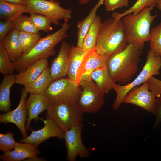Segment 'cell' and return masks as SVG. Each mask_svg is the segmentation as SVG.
I'll use <instances>...</instances> for the list:
<instances>
[{
  "label": "cell",
  "mask_w": 161,
  "mask_h": 161,
  "mask_svg": "<svg viewBox=\"0 0 161 161\" xmlns=\"http://www.w3.org/2000/svg\"><path fill=\"white\" fill-rule=\"evenodd\" d=\"M141 50L131 44L123 49L114 53L108 58L107 66L112 81L125 85L130 82L138 69Z\"/></svg>",
  "instance_id": "1"
},
{
  "label": "cell",
  "mask_w": 161,
  "mask_h": 161,
  "mask_svg": "<svg viewBox=\"0 0 161 161\" xmlns=\"http://www.w3.org/2000/svg\"><path fill=\"white\" fill-rule=\"evenodd\" d=\"M69 21L65 20L61 27L56 32L41 38L28 52L23 54L14 62L16 70L20 72L41 59H47L55 55L54 47L60 41L68 37L67 31L70 27Z\"/></svg>",
  "instance_id": "2"
},
{
  "label": "cell",
  "mask_w": 161,
  "mask_h": 161,
  "mask_svg": "<svg viewBox=\"0 0 161 161\" xmlns=\"http://www.w3.org/2000/svg\"><path fill=\"white\" fill-rule=\"evenodd\" d=\"M155 7H145L137 14H129L122 18L127 43L139 50L143 49L145 42L150 40L151 24L157 15L151 14Z\"/></svg>",
  "instance_id": "3"
},
{
  "label": "cell",
  "mask_w": 161,
  "mask_h": 161,
  "mask_svg": "<svg viewBox=\"0 0 161 161\" xmlns=\"http://www.w3.org/2000/svg\"><path fill=\"white\" fill-rule=\"evenodd\" d=\"M128 44L122 19L117 20L112 17L102 22L95 47L99 54L108 58Z\"/></svg>",
  "instance_id": "4"
},
{
  "label": "cell",
  "mask_w": 161,
  "mask_h": 161,
  "mask_svg": "<svg viewBox=\"0 0 161 161\" xmlns=\"http://www.w3.org/2000/svg\"><path fill=\"white\" fill-rule=\"evenodd\" d=\"M161 69V56L156 55L150 49L148 52L146 62L139 75L132 81L125 85L114 83L113 89L116 97L112 106L113 110H117L123 103V100L130 90L148 80L151 77L160 74Z\"/></svg>",
  "instance_id": "5"
},
{
  "label": "cell",
  "mask_w": 161,
  "mask_h": 161,
  "mask_svg": "<svg viewBox=\"0 0 161 161\" xmlns=\"http://www.w3.org/2000/svg\"><path fill=\"white\" fill-rule=\"evenodd\" d=\"M83 115L77 103L62 102L51 103L47 110V116L51 119L64 132L82 123Z\"/></svg>",
  "instance_id": "6"
},
{
  "label": "cell",
  "mask_w": 161,
  "mask_h": 161,
  "mask_svg": "<svg viewBox=\"0 0 161 161\" xmlns=\"http://www.w3.org/2000/svg\"><path fill=\"white\" fill-rule=\"evenodd\" d=\"M81 91V88L76 81L68 77H62L53 80L44 94L51 103H77Z\"/></svg>",
  "instance_id": "7"
},
{
  "label": "cell",
  "mask_w": 161,
  "mask_h": 161,
  "mask_svg": "<svg viewBox=\"0 0 161 161\" xmlns=\"http://www.w3.org/2000/svg\"><path fill=\"white\" fill-rule=\"evenodd\" d=\"M26 13L41 14L48 17L52 24L60 25L59 21H69L72 18V10L61 7L60 3L57 1L49 0H26Z\"/></svg>",
  "instance_id": "8"
},
{
  "label": "cell",
  "mask_w": 161,
  "mask_h": 161,
  "mask_svg": "<svg viewBox=\"0 0 161 161\" xmlns=\"http://www.w3.org/2000/svg\"><path fill=\"white\" fill-rule=\"evenodd\" d=\"M79 85L81 91L77 104L80 112L82 114L97 112L104 105L105 94L92 80L81 81Z\"/></svg>",
  "instance_id": "9"
},
{
  "label": "cell",
  "mask_w": 161,
  "mask_h": 161,
  "mask_svg": "<svg viewBox=\"0 0 161 161\" xmlns=\"http://www.w3.org/2000/svg\"><path fill=\"white\" fill-rule=\"evenodd\" d=\"M83 127L81 123L64 132L67 159L69 161H75L78 156L84 158L90 156V151L84 145L82 140Z\"/></svg>",
  "instance_id": "10"
},
{
  "label": "cell",
  "mask_w": 161,
  "mask_h": 161,
  "mask_svg": "<svg viewBox=\"0 0 161 161\" xmlns=\"http://www.w3.org/2000/svg\"><path fill=\"white\" fill-rule=\"evenodd\" d=\"M148 80L140 86L131 89L124 98L123 103L137 106L154 114L156 97L149 89Z\"/></svg>",
  "instance_id": "11"
},
{
  "label": "cell",
  "mask_w": 161,
  "mask_h": 161,
  "mask_svg": "<svg viewBox=\"0 0 161 161\" xmlns=\"http://www.w3.org/2000/svg\"><path fill=\"white\" fill-rule=\"evenodd\" d=\"M108 58L99 54L95 48L88 51L76 72V82L79 85L82 81L92 80L91 75L96 69L107 66Z\"/></svg>",
  "instance_id": "12"
},
{
  "label": "cell",
  "mask_w": 161,
  "mask_h": 161,
  "mask_svg": "<svg viewBox=\"0 0 161 161\" xmlns=\"http://www.w3.org/2000/svg\"><path fill=\"white\" fill-rule=\"evenodd\" d=\"M27 93L24 89H22L19 102L17 107L13 110L0 115V122L14 124L20 130L23 138L28 136L26 123L27 116L26 102Z\"/></svg>",
  "instance_id": "13"
},
{
  "label": "cell",
  "mask_w": 161,
  "mask_h": 161,
  "mask_svg": "<svg viewBox=\"0 0 161 161\" xmlns=\"http://www.w3.org/2000/svg\"><path fill=\"white\" fill-rule=\"evenodd\" d=\"M44 126L41 129L32 131L30 135L23 138L20 142L32 144L38 146L46 140L52 137L64 139V132L50 118L46 116L45 120H42Z\"/></svg>",
  "instance_id": "14"
},
{
  "label": "cell",
  "mask_w": 161,
  "mask_h": 161,
  "mask_svg": "<svg viewBox=\"0 0 161 161\" xmlns=\"http://www.w3.org/2000/svg\"><path fill=\"white\" fill-rule=\"evenodd\" d=\"M71 47L66 41H62L58 55L52 61L49 68L53 80L67 75Z\"/></svg>",
  "instance_id": "15"
},
{
  "label": "cell",
  "mask_w": 161,
  "mask_h": 161,
  "mask_svg": "<svg viewBox=\"0 0 161 161\" xmlns=\"http://www.w3.org/2000/svg\"><path fill=\"white\" fill-rule=\"evenodd\" d=\"M51 104L44 94H30L26 102L27 113V130H31L30 124L32 120H38L39 114L44 110H47Z\"/></svg>",
  "instance_id": "16"
},
{
  "label": "cell",
  "mask_w": 161,
  "mask_h": 161,
  "mask_svg": "<svg viewBox=\"0 0 161 161\" xmlns=\"http://www.w3.org/2000/svg\"><path fill=\"white\" fill-rule=\"evenodd\" d=\"M39 153L37 146L33 144L16 142L13 150L3 153L0 157L3 161H20L36 157Z\"/></svg>",
  "instance_id": "17"
},
{
  "label": "cell",
  "mask_w": 161,
  "mask_h": 161,
  "mask_svg": "<svg viewBox=\"0 0 161 161\" xmlns=\"http://www.w3.org/2000/svg\"><path fill=\"white\" fill-rule=\"evenodd\" d=\"M47 59H39L16 75V83L24 86L35 80L48 67Z\"/></svg>",
  "instance_id": "18"
},
{
  "label": "cell",
  "mask_w": 161,
  "mask_h": 161,
  "mask_svg": "<svg viewBox=\"0 0 161 161\" xmlns=\"http://www.w3.org/2000/svg\"><path fill=\"white\" fill-rule=\"evenodd\" d=\"M104 0H100L91 9L88 16L83 20L78 21L77 25V43L76 47L82 48L84 39L97 16L99 8L103 4Z\"/></svg>",
  "instance_id": "19"
},
{
  "label": "cell",
  "mask_w": 161,
  "mask_h": 161,
  "mask_svg": "<svg viewBox=\"0 0 161 161\" xmlns=\"http://www.w3.org/2000/svg\"><path fill=\"white\" fill-rule=\"evenodd\" d=\"M19 31L14 29L5 37L3 46L11 60L14 62L23 54L19 38Z\"/></svg>",
  "instance_id": "20"
},
{
  "label": "cell",
  "mask_w": 161,
  "mask_h": 161,
  "mask_svg": "<svg viewBox=\"0 0 161 161\" xmlns=\"http://www.w3.org/2000/svg\"><path fill=\"white\" fill-rule=\"evenodd\" d=\"M16 83V75H4L0 85V110L7 112L11 110L10 92L13 85Z\"/></svg>",
  "instance_id": "21"
},
{
  "label": "cell",
  "mask_w": 161,
  "mask_h": 161,
  "mask_svg": "<svg viewBox=\"0 0 161 161\" xmlns=\"http://www.w3.org/2000/svg\"><path fill=\"white\" fill-rule=\"evenodd\" d=\"M53 80L49 68L48 67L35 80L24 86V89L30 94H44L49 85Z\"/></svg>",
  "instance_id": "22"
},
{
  "label": "cell",
  "mask_w": 161,
  "mask_h": 161,
  "mask_svg": "<svg viewBox=\"0 0 161 161\" xmlns=\"http://www.w3.org/2000/svg\"><path fill=\"white\" fill-rule=\"evenodd\" d=\"M27 5L7 2L0 0V19L2 20H13L26 13Z\"/></svg>",
  "instance_id": "23"
},
{
  "label": "cell",
  "mask_w": 161,
  "mask_h": 161,
  "mask_svg": "<svg viewBox=\"0 0 161 161\" xmlns=\"http://www.w3.org/2000/svg\"><path fill=\"white\" fill-rule=\"evenodd\" d=\"M88 52L81 48L71 46L69 69L67 75L69 78L76 81L77 71Z\"/></svg>",
  "instance_id": "24"
},
{
  "label": "cell",
  "mask_w": 161,
  "mask_h": 161,
  "mask_svg": "<svg viewBox=\"0 0 161 161\" xmlns=\"http://www.w3.org/2000/svg\"><path fill=\"white\" fill-rule=\"evenodd\" d=\"M91 78L98 88L105 94L113 89L114 82L110 77L107 66L95 70L92 73Z\"/></svg>",
  "instance_id": "25"
},
{
  "label": "cell",
  "mask_w": 161,
  "mask_h": 161,
  "mask_svg": "<svg viewBox=\"0 0 161 161\" xmlns=\"http://www.w3.org/2000/svg\"><path fill=\"white\" fill-rule=\"evenodd\" d=\"M102 23L100 17L97 16L84 39L83 49L88 51L95 48Z\"/></svg>",
  "instance_id": "26"
},
{
  "label": "cell",
  "mask_w": 161,
  "mask_h": 161,
  "mask_svg": "<svg viewBox=\"0 0 161 161\" xmlns=\"http://www.w3.org/2000/svg\"><path fill=\"white\" fill-rule=\"evenodd\" d=\"M153 6H156L155 0H137L131 7L123 13L114 12L112 14V17L117 20L129 14H137L144 8Z\"/></svg>",
  "instance_id": "27"
},
{
  "label": "cell",
  "mask_w": 161,
  "mask_h": 161,
  "mask_svg": "<svg viewBox=\"0 0 161 161\" xmlns=\"http://www.w3.org/2000/svg\"><path fill=\"white\" fill-rule=\"evenodd\" d=\"M39 32H19V38L23 54L28 52L37 44L41 38Z\"/></svg>",
  "instance_id": "28"
},
{
  "label": "cell",
  "mask_w": 161,
  "mask_h": 161,
  "mask_svg": "<svg viewBox=\"0 0 161 161\" xmlns=\"http://www.w3.org/2000/svg\"><path fill=\"white\" fill-rule=\"evenodd\" d=\"M14 29L19 32L37 33L39 31L35 27L30 16L21 14L13 20Z\"/></svg>",
  "instance_id": "29"
},
{
  "label": "cell",
  "mask_w": 161,
  "mask_h": 161,
  "mask_svg": "<svg viewBox=\"0 0 161 161\" xmlns=\"http://www.w3.org/2000/svg\"><path fill=\"white\" fill-rule=\"evenodd\" d=\"M16 70L14 62L12 61L3 44H0V72L5 75L12 74Z\"/></svg>",
  "instance_id": "30"
},
{
  "label": "cell",
  "mask_w": 161,
  "mask_h": 161,
  "mask_svg": "<svg viewBox=\"0 0 161 161\" xmlns=\"http://www.w3.org/2000/svg\"><path fill=\"white\" fill-rule=\"evenodd\" d=\"M150 46L154 54L161 56V23L151 30Z\"/></svg>",
  "instance_id": "31"
},
{
  "label": "cell",
  "mask_w": 161,
  "mask_h": 161,
  "mask_svg": "<svg viewBox=\"0 0 161 161\" xmlns=\"http://www.w3.org/2000/svg\"><path fill=\"white\" fill-rule=\"evenodd\" d=\"M30 17L34 25L39 30L48 33L53 30L49 19L43 15L35 13H30Z\"/></svg>",
  "instance_id": "32"
},
{
  "label": "cell",
  "mask_w": 161,
  "mask_h": 161,
  "mask_svg": "<svg viewBox=\"0 0 161 161\" xmlns=\"http://www.w3.org/2000/svg\"><path fill=\"white\" fill-rule=\"evenodd\" d=\"M14 133L7 132L6 134L0 133V150L3 153L13 150L16 142Z\"/></svg>",
  "instance_id": "33"
},
{
  "label": "cell",
  "mask_w": 161,
  "mask_h": 161,
  "mask_svg": "<svg viewBox=\"0 0 161 161\" xmlns=\"http://www.w3.org/2000/svg\"><path fill=\"white\" fill-rule=\"evenodd\" d=\"M129 0H104L103 4L107 12L127 7Z\"/></svg>",
  "instance_id": "34"
},
{
  "label": "cell",
  "mask_w": 161,
  "mask_h": 161,
  "mask_svg": "<svg viewBox=\"0 0 161 161\" xmlns=\"http://www.w3.org/2000/svg\"><path fill=\"white\" fill-rule=\"evenodd\" d=\"M14 29V25L12 20L0 21V44H2L7 35Z\"/></svg>",
  "instance_id": "35"
},
{
  "label": "cell",
  "mask_w": 161,
  "mask_h": 161,
  "mask_svg": "<svg viewBox=\"0 0 161 161\" xmlns=\"http://www.w3.org/2000/svg\"><path fill=\"white\" fill-rule=\"evenodd\" d=\"M148 81L149 89L156 97L161 94V80L153 76Z\"/></svg>",
  "instance_id": "36"
},
{
  "label": "cell",
  "mask_w": 161,
  "mask_h": 161,
  "mask_svg": "<svg viewBox=\"0 0 161 161\" xmlns=\"http://www.w3.org/2000/svg\"><path fill=\"white\" fill-rule=\"evenodd\" d=\"M155 120L154 128H155L161 123V94L156 97L154 114Z\"/></svg>",
  "instance_id": "37"
},
{
  "label": "cell",
  "mask_w": 161,
  "mask_h": 161,
  "mask_svg": "<svg viewBox=\"0 0 161 161\" xmlns=\"http://www.w3.org/2000/svg\"><path fill=\"white\" fill-rule=\"evenodd\" d=\"M11 3L20 4L26 5V0H1Z\"/></svg>",
  "instance_id": "38"
},
{
  "label": "cell",
  "mask_w": 161,
  "mask_h": 161,
  "mask_svg": "<svg viewBox=\"0 0 161 161\" xmlns=\"http://www.w3.org/2000/svg\"><path fill=\"white\" fill-rule=\"evenodd\" d=\"M155 1L158 9L161 11V0H155Z\"/></svg>",
  "instance_id": "39"
},
{
  "label": "cell",
  "mask_w": 161,
  "mask_h": 161,
  "mask_svg": "<svg viewBox=\"0 0 161 161\" xmlns=\"http://www.w3.org/2000/svg\"><path fill=\"white\" fill-rule=\"evenodd\" d=\"M91 0H78L79 3L81 5H84L87 4Z\"/></svg>",
  "instance_id": "40"
},
{
  "label": "cell",
  "mask_w": 161,
  "mask_h": 161,
  "mask_svg": "<svg viewBox=\"0 0 161 161\" xmlns=\"http://www.w3.org/2000/svg\"><path fill=\"white\" fill-rule=\"evenodd\" d=\"M49 0L51 1H57V0Z\"/></svg>",
  "instance_id": "41"
}]
</instances>
